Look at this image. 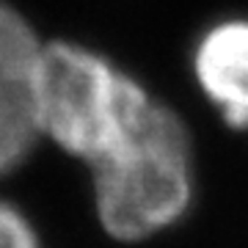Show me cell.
Returning a JSON list of instances; mask_svg holds the SVG:
<instances>
[{"mask_svg":"<svg viewBox=\"0 0 248 248\" xmlns=\"http://www.w3.org/2000/svg\"><path fill=\"white\" fill-rule=\"evenodd\" d=\"M33 86L39 138L86 169L124 149L157 105L138 78L75 39L42 42Z\"/></svg>","mask_w":248,"mask_h":248,"instance_id":"obj_1","label":"cell"},{"mask_svg":"<svg viewBox=\"0 0 248 248\" xmlns=\"http://www.w3.org/2000/svg\"><path fill=\"white\" fill-rule=\"evenodd\" d=\"M86 171L97 223L110 240L138 246L169 232L196 199V149L185 116L157 99L141 133Z\"/></svg>","mask_w":248,"mask_h":248,"instance_id":"obj_2","label":"cell"},{"mask_svg":"<svg viewBox=\"0 0 248 248\" xmlns=\"http://www.w3.org/2000/svg\"><path fill=\"white\" fill-rule=\"evenodd\" d=\"M42 36L9 0H0V179L42 143L36 124V61Z\"/></svg>","mask_w":248,"mask_h":248,"instance_id":"obj_3","label":"cell"},{"mask_svg":"<svg viewBox=\"0 0 248 248\" xmlns=\"http://www.w3.org/2000/svg\"><path fill=\"white\" fill-rule=\"evenodd\" d=\"M193 80L204 99L232 130H246L248 105V17L215 22L199 36L190 55Z\"/></svg>","mask_w":248,"mask_h":248,"instance_id":"obj_4","label":"cell"},{"mask_svg":"<svg viewBox=\"0 0 248 248\" xmlns=\"http://www.w3.org/2000/svg\"><path fill=\"white\" fill-rule=\"evenodd\" d=\"M0 248H42L33 221L6 199H0Z\"/></svg>","mask_w":248,"mask_h":248,"instance_id":"obj_5","label":"cell"},{"mask_svg":"<svg viewBox=\"0 0 248 248\" xmlns=\"http://www.w3.org/2000/svg\"><path fill=\"white\" fill-rule=\"evenodd\" d=\"M246 130H248V105H246Z\"/></svg>","mask_w":248,"mask_h":248,"instance_id":"obj_6","label":"cell"}]
</instances>
